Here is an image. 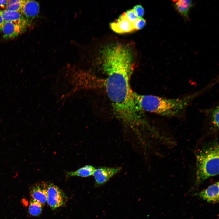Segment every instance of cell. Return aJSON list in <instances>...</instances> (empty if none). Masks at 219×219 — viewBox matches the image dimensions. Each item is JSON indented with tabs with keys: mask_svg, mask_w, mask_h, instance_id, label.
<instances>
[{
	"mask_svg": "<svg viewBox=\"0 0 219 219\" xmlns=\"http://www.w3.org/2000/svg\"><path fill=\"white\" fill-rule=\"evenodd\" d=\"M101 61L106 75L104 85L115 115L131 128L144 124L142 111L135 101L130 84L134 66L131 50L121 45L109 47L101 54Z\"/></svg>",
	"mask_w": 219,
	"mask_h": 219,
	"instance_id": "1",
	"label": "cell"
},
{
	"mask_svg": "<svg viewBox=\"0 0 219 219\" xmlns=\"http://www.w3.org/2000/svg\"><path fill=\"white\" fill-rule=\"evenodd\" d=\"M207 87L191 94L175 98H167L152 95H142L134 92L135 101L142 111L168 117L181 114L196 98L207 89Z\"/></svg>",
	"mask_w": 219,
	"mask_h": 219,
	"instance_id": "2",
	"label": "cell"
},
{
	"mask_svg": "<svg viewBox=\"0 0 219 219\" xmlns=\"http://www.w3.org/2000/svg\"><path fill=\"white\" fill-rule=\"evenodd\" d=\"M219 148L215 141L203 147L197 151L196 183L200 184L219 174Z\"/></svg>",
	"mask_w": 219,
	"mask_h": 219,
	"instance_id": "3",
	"label": "cell"
},
{
	"mask_svg": "<svg viewBox=\"0 0 219 219\" xmlns=\"http://www.w3.org/2000/svg\"><path fill=\"white\" fill-rule=\"evenodd\" d=\"M30 24L26 19L5 22L2 30L3 38L8 39L17 36L25 31Z\"/></svg>",
	"mask_w": 219,
	"mask_h": 219,
	"instance_id": "4",
	"label": "cell"
},
{
	"mask_svg": "<svg viewBox=\"0 0 219 219\" xmlns=\"http://www.w3.org/2000/svg\"><path fill=\"white\" fill-rule=\"evenodd\" d=\"M66 201L64 193L56 186L48 185L47 202L52 210L62 206Z\"/></svg>",
	"mask_w": 219,
	"mask_h": 219,
	"instance_id": "5",
	"label": "cell"
},
{
	"mask_svg": "<svg viewBox=\"0 0 219 219\" xmlns=\"http://www.w3.org/2000/svg\"><path fill=\"white\" fill-rule=\"evenodd\" d=\"M110 27L114 32L124 33L136 30L133 23L127 18L125 12L120 15L115 21L110 24Z\"/></svg>",
	"mask_w": 219,
	"mask_h": 219,
	"instance_id": "6",
	"label": "cell"
},
{
	"mask_svg": "<svg viewBox=\"0 0 219 219\" xmlns=\"http://www.w3.org/2000/svg\"><path fill=\"white\" fill-rule=\"evenodd\" d=\"M119 167H102L95 169L93 175L98 185H102L107 182L120 170Z\"/></svg>",
	"mask_w": 219,
	"mask_h": 219,
	"instance_id": "7",
	"label": "cell"
},
{
	"mask_svg": "<svg viewBox=\"0 0 219 219\" xmlns=\"http://www.w3.org/2000/svg\"><path fill=\"white\" fill-rule=\"evenodd\" d=\"M48 184L46 183H36L30 188V194L32 198L43 205L47 202Z\"/></svg>",
	"mask_w": 219,
	"mask_h": 219,
	"instance_id": "8",
	"label": "cell"
},
{
	"mask_svg": "<svg viewBox=\"0 0 219 219\" xmlns=\"http://www.w3.org/2000/svg\"><path fill=\"white\" fill-rule=\"evenodd\" d=\"M40 9L39 3L34 0H25L21 13L30 23L38 16Z\"/></svg>",
	"mask_w": 219,
	"mask_h": 219,
	"instance_id": "9",
	"label": "cell"
},
{
	"mask_svg": "<svg viewBox=\"0 0 219 219\" xmlns=\"http://www.w3.org/2000/svg\"><path fill=\"white\" fill-rule=\"evenodd\" d=\"M219 182H217L200 192L199 195L203 199L212 203L219 201Z\"/></svg>",
	"mask_w": 219,
	"mask_h": 219,
	"instance_id": "10",
	"label": "cell"
},
{
	"mask_svg": "<svg viewBox=\"0 0 219 219\" xmlns=\"http://www.w3.org/2000/svg\"><path fill=\"white\" fill-rule=\"evenodd\" d=\"M173 6L184 17L189 18L190 9L193 5L192 1L188 0H177L173 1Z\"/></svg>",
	"mask_w": 219,
	"mask_h": 219,
	"instance_id": "11",
	"label": "cell"
},
{
	"mask_svg": "<svg viewBox=\"0 0 219 219\" xmlns=\"http://www.w3.org/2000/svg\"><path fill=\"white\" fill-rule=\"evenodd\" d=\"M0 15L5 22L26 19L20 12L5 9L3 10H0Z\"/></svg>",
	"mask_w": 219,
	"mask_h": 219,
	"instance_id": "12",
	"label": "cell"
},
{
	"mask_svg": "<svg viewBox=\"0 0 219 219\" xmlns=\"http://www.w3.org/2000/svg\"><path fill=\"white\" fill-rule=\"evenodd\" d=\"M95 168L92 166L86 165L78 170L67 172L69 176H77L82 177H87L93 175Z\"/></svg>",
	"mask_w": 219,
	"mask_h": 219,
	"instance_id": "13",
	"label": "cell"
},
{
	"mask_svg": "<svg viewBox=\"0 0 219 219\" xmlns=\"http://www.w3.org/2000/svg\"><path fill=\"white\" fill-rule=\"evenodd\" d=\"M43 204L39 201L31 199L28 207V212L33 216H37L41 213Z\"/></svg>",
	"mask_w": 219,
	"mask_h": 219,
	"instance_id": "14",
	"label": "cell"
},
{
	"mask_svg": "<svg viewBox=\"0 0 219 219\" xmlns=\"http://www.w3.org/2000/svg\"><path fill=\"white\" fill-rule=\"evenodd\" d=\"M25 1V0H8L5 7V9L21 13Z\"/></svg>",
	"mask_w": 219,
	"mask_h": 219,
	"instance_id": "15",
	"label": "cell"
},
{
	"mask_svg": "<svg viewBox=\"0 0 219 219\" xmlns=\"http://www.w3.org/2000/svg\"><path fill=\"white\" fill-rule=\"evenodd\" d=\"M219 110L218 105L211 109L209 112L210 122L217 129L219 128Z\"/></svg>",
	"mask_w": 219,
	"mask_h": 219,
	"instance_id": "16",
	"label": "cell"
},
{
	"mask_svg": "<svg viewBox=\"0 0 219 219\" xmlns=\"http://www.w3.org/2000/svg\"><path fill=\"white\" fill-rule=\"evenodd\" d=\"M136 30L142 29L146 25V20L143 18H138L133 23Z\"/></svg>",
	"mask_w": 219,
	"mask_h": 219,
	"instance_id": "17",
	"label": "cell"
},
{
	"mask_svg": "<svg viewBox=\"0 0 219 219\" xmlns=\"http://www.w3.org/2000/svg\"><path fill=\"white\" fill-rule=\"evenodd\" d=\"M124 12L127 18L132 23L138 18L133 9Z\"/></svg>",
	"mask_w": 219,
	"mask_h": 219,
	"instance_id": "18",
	"label": "cell"
},
{
	"mask_svg": "<svg viewBox=\"0 0 219 219\" xmlns=\"http://www.w3.org/2000/svg\"><path fill=\"white\" fill-rule=\"evenodd\" d=\"M138 18H142L144 11L143 7L141 5H137L134 6L133 9Z\"/></svg>",
	"mask_w": 219,
	"mask_h": 219,
	"instance_id": "19",
	"label": "cell"
},
{
	"mask_svg": "<svg viewBox=\"0 0 219 219\" xmlns=\"http://www.w3.org/2000/svg\"><path fill=\"white\" fill-rule=\"evenodd\" d=\"M5 21L2 16L0 15V31H2L3 27Z\"/></svg>",
	"mask_w": 219,
	"mask_h": 219,
	"instance_id": "20",
	"label": "cell"
},
{
	"mask_svg": "<svg viewBox=\"0 0 219 219\" xmlns=\"http://www.w3.org/2000/svg\"><path fill=\"white\" fill-rule=\"evenodd\" d=\"M8 0H0V7H5Z\"/></svg>",
	"mask_w": 219,
	"mask_h": 219,
	"instance_id": "21",
	"label": "cell"
}]
</instances>
